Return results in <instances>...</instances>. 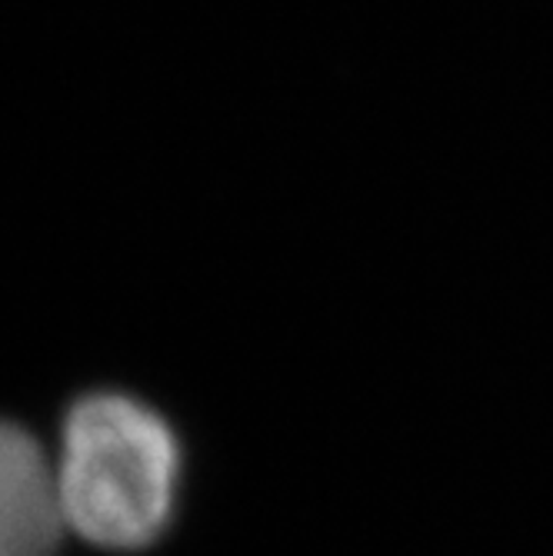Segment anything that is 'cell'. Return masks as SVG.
I'll return each instance as SVG.
<instances>
[{
    "label": "cell",
    "instance_id": "1",
    "mask_svg": "<svg viewBox=\"0 0 553 556\" xmlns=\"http://www.w3.org/2000/svg\"><path fill=\"white\" fill-rule=\"evenodd\" d=\"M58 490L64 520L104 549H147L174 523L180 443L143 400L97 390L64 417Z\"/></svg>",
    "mask_w": 553,
    "mask_h": 556
},
{
    "label": "cell",
    "instance_id": "2",
    "mask_svg": "<svg viewBox=\"0 0 553 556\" xmlns=\"http://www.w3.org/2000/svg\"><path fill=\"white\" fill-rule=\"evenodd\" d=\"M64 527L58 470L30 430L0 417V556H58Z\"/></svg>",
    "mask_w": 553,
    "mask_h": 556
}]
</instances>
